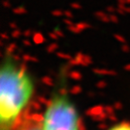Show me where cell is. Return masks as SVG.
Segmentation results:
<instances>
[{
    "mask_svg": "<svg viewBox=\"0 0 130 130\" xmlns=\"http://www.w3.org/2000/svg\"><path fill=\"white\" fill-rule=\"evenodd\" d=\"M33 84L24 68L6 61L0 73V121L3 127L12 126L28 105Z\"/></svg>",
    "mask_w": 130,
    "mask_h": 130,
    "instance_id": "1",
    "label": "cell"
},
{
    "mask_svg": "<svg viewBox=\"0 0 130 130\" xmlns=\"http://www.w3.org/2000/svg\"><path fill=\"white\" fill-rule=\"evenodd\" d=\"M43 130H80L77 111L69 98L58 95L52 98L43 118Z\"/></svg>",
    "mask_w": 130,
    "mask_h": 130,
    "instance_id": "2",
    "label": "cell"
},
{
    "mask_svg": "<svg viewBox=\"0 0 130 130\" xmlns=\"http://www.w3.org/2000/svg\"><path fill=\"white\" fill-rule=\"evenodd\" d=\"M20 130H43V120L36 121V120H28L22 125Z\"/></svg>",
    "mask_w": 130,
    "mask_h": 130,
    "instance_id": "3",
    "label": "cell"
},
{
    "mask_svg": "<svg viewBox=\"0 0 130 130\" xmlns=\"http://www.w3.org/2000/svg\"><path fill=\"white\" fill-rule=\"evenodd\" d=\"M110 130H130V124L129 123H121V124L114 126Z\"/></svg>",
    "mask_w": 130,
    "mask_h": 130,
    "instance_id": "4",
    "label": "cell"
}]
</instances>
